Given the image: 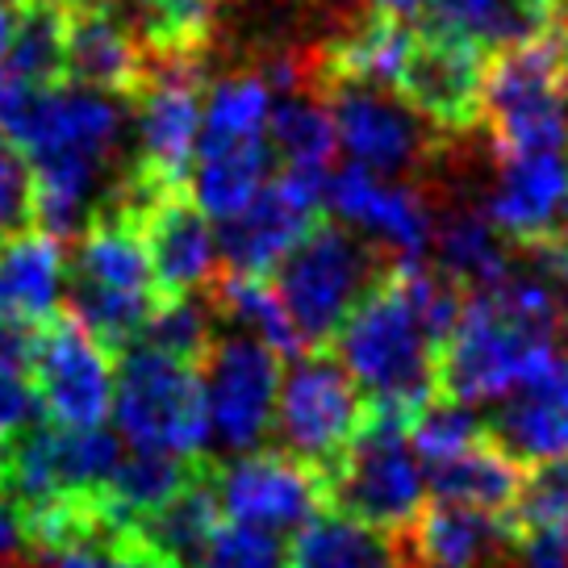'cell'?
Here are the masks:
<instances>
[{"label": "cell", "instance_id": "cell-1", "mask_svg": "<svg viewBox=\"0 0 568 568\" xmlns=\"http://www.w3.org/2000/svg\"><path fill=\"white\" fill-rule=\"evenodd\" d=\"M439 352L444 343L418 314L402 264H389L335 335V359L364 393L368 409L402 418H414L439 393Z\"/></svg>", "mask_w": 568, "mask_h": 568}, {"label": "cell", "instance_id": "cell-2", "mask_svg": "<svg viewBox=\"0 0 568 568\" xmlns=\"http://www.w3.org/2000/svg\"><path fill=\"white\" fill-rule=\"evenodd\" d=\"M68 314L92 338L118 355L142 338L151 310L160 305L139 217L105 201L84 234L68 247Z\"/></svg>", "mask_w": 568, "mask_h": 568}, {"label": "cell", "instance_id": "cell-3", "mask_svg": "<svg viewBox=\"0 0 568 568\" xmlns=\"http://www.w3.org/2000/svg\"><path fill=\"white\" fill-rule=\"evenodd\" d=\"M385 272V251H376L338 217H318L276 267V293L305 352H326Z\"/></svg>", "mask_w": 568, "mask_h": 568}, {"label": "cell", "instance_id": "cell-4", "mask_svg": "<svg viewBox=\"0 0 568 568\" xmlns=\"http://www.w3.org/2000/svg\"><path fill=\"white\" fill-rule=\"evenodd\" d=\"M480 125H489L497 160L568 151V63L556 38L501 47L485 63Z\"/></svg>", "mask_w": 568, "mask_h": 568}, {"label": "cell", "instance_id": "cell-5", "mask_svg": "<svg viewBox=\"0 0 568 568\" xmlns=\"http://www.w3.org/2000/svg\"><path fill=\"white\" fill-rule=\"evenodd\" d=\"M113 423L130 447L180 460L210 456V414L196 364L130 343L113 355Z\"/></svg>", "mask_w": 568, "mask_h": 568}, {"label": "cell", "instance_id": "cell-6", "mask_svg": "<svg viewBox=\"0 0 568 568\" xmlns=\"http://www.w3.org/2000/svg\"><path fill=\"white\" fill-rule=\"evenodd\" d=\"M331 510L402 535L426 506V473L409 444V418L368 409L352 444L331 468Z\"/></svg>", "mask_w": 568, "mask_h": 568}, {"label": "cell", "instance_id": "cell-7", "mask_svg": "<svg viewBox=\"0 0 568 568\" xmlns=\"http://www.w3.org/2000/svg\"><path fill=\"white\" fill-rule=\"evenodd\" d=\"M565 347L523 322L506 318L485 293H464V310L439 352V393L464 406H494Z\"/></svg>", "mask_w": 568, "mask_h": 568}, {"label": "cell", "instance_id": "cell-8", "mask_svg": "<svg viewBox=\"0 0 568 568\" xmlns=\"http://www.w3.org/2000/svg\"><path fill=\"white\" fill-rule=\"evenodd\" d=\"M196 373H201V389H205L213 452L222 460L260 452L276 423V393H281L284 376L281 355L243 331L217 326Z\"/></svg>", "mask_w": 568, "mask_h": 568}, {"label": "cell", "instance_id": "cell-9", "mask_svg": "<svg viewBox=\"0 0 568 568\" xmlns=\"http://www.w3.org/2000/svg\"><path fill=\"white\" fill-rule=\"evenodd\" d=\"M205 59H151L130 105L134 122V163L125 168L151 189L189 184V163L196 160L201 109H205Z\"/></svg>", "mask_w": 568, "mask_h": 568}, {"label": "cell", "instance_id": "cell-10", "mask_svg": "<svg viewBox=\"0 0 568 568\" xmlns=\"http://www.w3.org/2000/svg\"><path fill=\"white\" fill-rule=\"evenodd\" d=\"M338 130V146L381 176H426L447 160V142L393 89L376 84H326L318 92Z\"/></svg>", "mask_w": 568, "mask_h": 568}, {"label": "cell", "instance_id": "cell-11", "mask_svg": "<svg viewBox=\"0 0 568 568\" xmlns=\"http://www.w3.org/2000/svg\"><path fill=\"white\" fill-rule=\"evenodd\" d=\"M210 485L226 523L260 527L272 535H297L310 518L331 510L326 468L293 452H281V447L276 452L260 447V452L226 456V460L210 456Z\"/></svg>", "mask_w": 568, "mask_h": 568}, {"label": "cell", "instance_id": "cell-12", "mask_svg": "<svg viewBox=\"0 0 568 568\" xmlns=\"http://www.w3.org/2000/svg\"><path fill=\"white\" fill-rule=\"evenodd\" d=\"M364 418H368V402L335 355H293V364L281 376L276 423H272L281 452L331 468L343 456V447L359 435Z\"/></svg>", "mask_w": 568, "mask_h": 568}, {"label": "cell", "instance_id": "cell-13", "mask_svg": "<svg viewBox=\"0 0 568 568\" xmlns=\"http://www.w3.org/2000/svg\"><path fill=\"white\" fill-rule=\"evenodd\" d=\"M322 201L343 226L364 234L389 264H423L435 234V205L418 180L381 176L364 163H343L326 172Z\"/></svg>", "mask_w": 568, "mask_h": 568}, {"label": "cell", "instance_id": "cell-14", "mask_svg": "<svg viewBox=\"0 0 568 568\" xmlns=\"http://www.w3.org/2000/svg\"><path fill=\"white\" fill-rule=\"evenodd\" d=\"M30 381L42 418L54 426L89 430L113 414V352L63 310L38 326Z\"/></svg>", "mask_w": 568, "mask_h": 568}, {"label": "cell", "instance_id": "cell-15", "mask_svg": "<svg viewBox=\"0 0 568 568\" xmlns=\"http://www.w3.org/2000/svg\"><path fill=\"white\" fill-rule=\"evenodd\" d=\"M125 210L139 217L160 297H184V293H205L210 288L213 276L222 272L217 231L201 213V205L189 196V184L151 189V184L130 176Z\"/></svg>", "mask_w": 568, "mask_h": 568}, {"label": "cell", "instance_id": "cell-16", "mask_svg": "<svg viewBox=\"0 0 568 568\" xmlns=\"http://www.w3.org/2000/svg\"><path fill=\"white\" fill-rule=\"evenodd\" d=\"M322 176H305L293 168L272 172L267 184L251 196L243 213H234L217 231L222 267L267 276L276 272L288 251L302 243V234L322 217Z\"/></svg>", "mask_w": 568, "mask_h": 568}, {"label": "cell", "instance_id": "cell-17", "mask_svg": "<svg viewBox=\"0 0 568 568\" xmlns=\"http://www.w3.org/2000/svg\"><path fill=\"white\" fill-rule=\"evenodd\" d=\"M485 63H489V51H480L473 42L418 30L393 92L444 139H468L480 125Z\"/></svg>", "mask_w": 568, "mask_h": 568}, {"label": "cell", "instance_id": "cell-18", "mask_svg": "<svg viewBox=\"0 0 568 568\" xmlns=\"http://www.w3.org/2000/svg\"><path fill=\"white\" fill-rule=\"evenodd\" d=\"M485 435L523 468L568 460V355H556L506 397H497Z\"/></svg>", "mask_w": 568, "mask_h": 568}, {"label": "cell", "instance_id": "cell-19", "mask_svg": "<svg viewBox=\"0 0 568 568\" xmlns=\"http://www.w3.org/2000/svg\"><path fill=\"white\" fill-rule=\"evenodd\" d=\"M402 548L409 568H506L515 523L456 501H426L402 531Z\"/></svg>", "mask_w": 568, "mask_h": 568}, {"label": "cell", "instance_id": "cell-20", "mask_svg": "<svg viewBox=\"0 0 568 568\" xmlns=\"http://www.w3.org/2000/svg\"><path fill=\"white\" fill-rule=\"evenodd\" d=\"M568 196V151L497 160V176L480 196L485 217L506 243H531L551 231V217Z\"/></svg>", "mask_w": 568, "mask_h": 568}, {"label": "cell", "instance_id": "cell-21", "mask_svg": "<svg viewBox=\"0 0 568 568\" xmlns=\"http://www.w3.org/2000/svg\"><path fill=\"white\" fill-rule=\"evenodd\" d=\"M151 71V54L109 4L68 9V80L84 89L109 92L130 101L142 75Z\"/></svg>", "mask_w": 568, "mask_h": 568}, {"label": "cell", "instance_id": "cell-22", "mask_svg": "<svg viewBox=\"0 0 568 568\" xmlns=\"http://www.w3.org/2000/svg\"><path fill=\"white\" fill-rule=\"evenodd\" d=\"M430 255V267H439L447 281H456L464 293H480L510 272L515 243H506L494 231L480 201H447L444 210H435Z\"/></svg>", "mask_w": 568, "mask_h": 568}, {"label": "cell", "instance_id": "cell-23", "mask_svg": "<svg viewBox=\"0 0 568 568\" xmlns=\"http://www.w3.org/2000/svg\"><path fill=\"white\" fill-rule=\"evenodd\" d=\"M68 284V247L42 231L0 239V318L42 326L59 314Z\"/></svg>", "mask_w": 568, "mask_h": 568}, {"label": "cell", "instance_id": "cell-24", "mask_svg": "<svg viewBox=\"0 0 568 568\" xmlns=\"http://www.w3.org/2000/svg\"><path fill=\"white\" fill-rule=\"evenodd\" d=\"M551 4L556 0H430L418 13V30L460 38L480 51H501L548 34Z\"/></svg>", "mask_w": 568, "mask_h": 568}, {"label": "cell", "instance_id": "cell-25", "mask_svg": "<svg viewBox=\"0 0 568 568\" xmlns=\"http://www.w3.org/2000/svg\"><path fill=\"white\" fill-rule=\"evenodd\" d=\"M284 568H409V560L402 535L322 510L293 535Z\"/></svg>", "mask_w": 568, "mask_h": 568}, {"label": "cell", "instance_id": "cell-26", "mask_svg": "<svg viewBox=\"0 0 568 568\" xmlns=\"http://www.w3.org/2000/svg\"><path fill=\"white\" fill-rule=\"evenodd\" d=\"M423 473L430 501H456V506H473V510H489V515H510L527 468L510 460L485 435V439L447 456V460L426 464Z\"/></svg>", "mask_w": 568, "mask_h": 568}, {"label": "cell", "instance_id": "cell-27", "mask_svg": "<svg viewBox=\"0 0 568 568\" xmlns=\"http://www.w3.org/2000/svg\"><path fill=\"white\" fill-rule=\"evenodd\" d=\"M151 59H205L222 0H109Z\"/></svg>", "mask_w": 568, "mask_h": 568}, {"label": "cell", "instance_id": "cell-28", "mask_svg": "<svg viewBox=\"0 0 568 568\" xmlns=\"http://www.w3.org/2000/svg\"><path fill=\"white\" fill-rule=\"evenodd\" d=\"M205 297H210L213 314H217V326H226V331H243V335L260 338L264 347L281 355H302V338H297V326L288 318V310H284L281 293H276V284L267 281V276H247V272H231V267H222L213 284L205 288Z\"/></svg>", "mask_w": 568, "mask_h": 568}, {"label": "cell", "instance_id": "cell-29", "mask_svg": "<svg viewBox=\"0 0 568 568\" xmlns=\"http://www.w3.org/2000/svg\"><path fill=\"white\" fill-rule=\"evenodd\" d=\"M272 146L267 139L234 142V146H213V151H196V168L189 176V196H193L201 213L210 222H226L234 213L251 205V196L260 193L272 176Z\"/></svg>", "mask_w": 568, "mask_h": 568}, {"label": "cell", "instance_id": "cell-30", "mask_svg": "<svg viewBox=\"0 0 568 568\" xmlns=\"http://www.w3.org/2000/svg\"><path fill=\"white\" fill-rule=\"evenodd\" d=\"M196 468H201V460H180L168 452L130 447V452H122V460H118L97 501L118 527H139L142 518L155 515L163 501H172L196 477Z\"/></svg>", "mask_w": 568, "mask_h": 568}, {"label": "cell", "instance_id": "cell-31", "mask_svg": "<svg viewBox=\"0 0 568 568\" xmlns=\"http://www.w3.org/2000/svg\"><path fill=\"white\" fill-rule=\"evenodd\" d=\"M0 75L18 80L26 89L63 84L68 80V9L47 0H18Z\"/></svg>", "mask_w": 568, "mask_h": 568}, {"label": "cell", "instance_id": "cell-32", "mask_svg": "<svg viewBox=\"0 0 568 568\" xmlns=\"http://www.w3.org/2000/svg\"><path fill=\"white\" fill-rule=\"evenodd\" d=\"M267 146L281 160V168L326 180V168L338 155V130L318 92H293V97H276L272 101Z\"/></svg>", "mask_w": 568, "mask_h": 568}, {"label": "cell", "instance_id": "cell-33", "mask_svg": "<svg viewBox=\"0 0 568 568\" xmlns=\"http://www.w3.org/2000/svg\"><path fill=\"white\" fill-rule=\"evenodd\" d=\"M222 523V510H217V497H213L210 485V456L201 460L196 477L180 489L172 501H163L151 518H142L139 539L146 548H155L163 560H172L176 568H189L196 560V551L205 548V539L213 535V527Z\"/></svg>", "mask_w": 568, "mask_h": 568}, {"label": "cell", "instance_id": "cell-34", "mask_svg": "<svg viewBox=\"0 0 568 568\" xmlns=\"http://www.w3.org/2000/svg\"><path fill=\"white\" fill-rule=\"evenodd\" d=\"M272 101H276V92L267 89V80L255 68L231 71V75L213 80L210 89H205L196 151L267 139V113H272Z\"/></svg>", "mask_w": 568, "mask_h": 568}, {"label": "cell", "instance_id": "cell-35", "mask_svg": "<svg viewBox=\"0 0 568 568\" xmlns=\"http://www.w3.org/2000/svg\"><path fill=\"white\" fill-rule=\"evenodd\" d=\"M213 335H217V314H213L210 297L184 293V297H160V305L151 310V318L142 326L139 343L176 355L184 364H201Z\"/></svg>", "mask_w": 568, "mask_h": 568}, {"label": "cell", "instance_id": "cell-36", "mask_svg": "<svg viewBox=\"0 0 568 568\" xmlns=\"http://www.w3.org/2000/svg\"><path fill=\"white\" fill-rule=\"evenodd\" d=\"M477 439H485V418L477 414V406L452 402L444 393H435L414 418H409V444L418 452V460L439 464L447 456H456L464 447H473Z\"/></svg>", "mask_w": 568, "mask_h": 568}, {"label": "cell", "instance_id": "cell-37", "mask_svg": "<svg viewBox=\"0 0 568 568\" xmlns=\"http://www.w3.org/2000/svg\"><path fill=\"white\" fill-rule=\"evenodd\" d=\"M284 560H288V544L281 535L222 518L189 568H284Z\"/></svg>", "mask_w": 568, "mask_h": 568}, {"label": "cell", "instance_id": "cell-38", "mask_svg": "<svg viewBox=\"0 0 568 568\" xmlns=\"http://www.w3.org/2000/svg\"><path fill=\"white\" fill-rule=\"evenodd\" d=\"M515 531H544V527H568V460L535 464L523 473L518 497L510 506Z\"/></svg>", "mask_w": 568, "mask_h": 568}, {"label": "cell", "instance_id": "cell-39", "mask_svg": "<svg viewBox=\"0 0 568 568\" xmlns=\"http://www.w3.org/2000/svg\"><path fill=\"white\" fill-rule=\"evenodd\" d=\"M34 231V172L9 134H0V239Z\"/></svg>", "mask_w": 568, "mask_h": 568}, {"label": "cell", "instance_id": "cell-40", "mask_svg": "<svg viewBox=\"0 0 568 568\" xmlns=\"http://www.w3.org/2000/svg\"><path fill=\"white\" fill-rule=\"evenodd\" d=\"M42 423V402L30 376H0V447Z\"/></svg>", "mask_w": 568, "mask_h": 568}, {"label": "cell", "instance_id": "cell-41", "mask_svg": "<svg viewBox=\"0 0 568 568\" xmlns=\"http://www.w3.org/2000/svg\"><path fill=\"white\" fill-rule=\"evenodd\" d=\"M506 568H568V527L515 531V548Z\"/></svg>", "mask_w": 568, "mask_h": 568}, {"label": "cell", "instance_id": "cell-42", "mask_svg": "<svg viewBox=\"0 0 568 568\" xmlns=\"http://www.w3.org/2000/svg\"><path fill=\"white\" fill-rule=\"evenodd\" d=\"M38 347V326L18 318H0V376H30Z\"/></svg>", "mask_w": 568, "mask_h": 568}, {"label": "cell", "instance_id": "cell-43", "mask_svg": "<svg viewBox=\"0 0 568 568\" xmlns=\"http://www.w3.org/2000/svg\"><path fill=\"white\" fill-rule=\"evenodd\" d=\"M368 9H376V13H389V18H414V13H423L430 0H364Z\"/></svg>", "mask_w": 568, "mask_h": 568}, {"label": "cell", "instance_id": "cell-44", "mask_svg": "<svg viewBox=\"0 0 568 568\" xmlns=\"http://www.w3.org/2000/svg\"><path fill=\"white\" fill-rule=\"evenodd\" d=\"M544 239H551V243H560V247L568 251V196H565V205H560V213L551 217V231L544 234Z\"/></svg>", "mask_w": 568, "mask_h": 568}, {"label": "cell", "instance_id": "cell-45", "mask_svg": "<svg viewBox=\"0 0 568 568\" xmlns=\"http://www.w3.org/2000/svg\"><path fill=\"white\" fill-rule=\"evenodd\" d=\"M134 535H139V531H134ZM134 568H176V565H172V560H163L160 551L146 548V544L139 539V565H134Z\"/></svg>", "mask_w": 568, "mask_h": 568}, {"label": "cell", "instance_id": "cell-46", "mask_svg": "<svg viewBox=\"0 0 568 568\" xmlns=\"http://www.w3.org/2000/svg\"><path fill=\"white\" fill-rule=\"evenodd\" d=\"M47 4H59V9H84V4H109V0H47Z\"/></svg>", "mask_w": 568, "mask_h": 568}, {"label": "cell", "instance_id": "cell-47", "mask_svg": "<svg viewBox=\"0 0 568 568\" xmlns=\"http://www.w3.org/2000/svg\"><path fill=\"white\" fill-rule=\"evenodd\" d=\"M0 480H4V447H0Z\"/></svg>", "mask_w": 568, "mask_h": 568}, {"label": "cell", "instance_id": "cell-48", "mask_svg": "<svg viewBox=\"0 0 568 568\" xmlns=\"http://www.w3.org/2000/svg\"><path fill=\"white\" fill-rule=\"evenodd\" d=\"M13 568H38V560H26V565H13Z\"/></svg>", "mask_w": 568, "mask_h": 568}, {"label": "cell", "instance_id": "cell-49", "mask_svg": "<svg viewBox=\"0 0 568 568\" xmlns=\"http://www.w3.org/2000/svg\"><path fill=\"white\" fill-rule=\"evenodd\" d=\"M0 4H4V0H0ZM13 4H18V0H13Z\"/></svg>", "mask_w": 568, "mask_h": 568}]
</instances>
